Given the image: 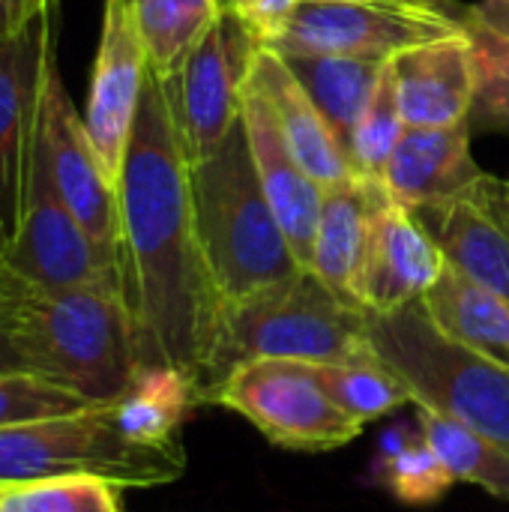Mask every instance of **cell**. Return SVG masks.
<instances>
[{
	"instance_id": "obj_1",
	"label": "cell",
	"mask_w": 509,
	"mask_h": 512,
	"mask_svg": "<svg viewBox=\"0 0 509 512\" xmlns=\"http://www.w3.org/2000/svg\"><path fill=\"white\" fill-rule=\"evenodd\" d=\"M120 198V276L135 330L138 372L186 375L198 402L213 384L222 306L198 240L189 159L168 81L147 72Z\"/></svg>"
},
{
	"instance_id": "obj_2",
	"label": "cell",
	"mask_w": 509,
	"mask_h": 512,
	"mask_svg": "<svg viewBox=\"0 0 509 512\" xmlns=\"http://www.w3.org/2000/svg\"><path fill=\"white\" fill-rule=\"evenodd\" d=\"M189 180L201 252L222 309L303 270L261 189L243 120L210 159L189 165Z\"/></svg>"
},
{
	"instance_id": "obj_3",
	"label": "cell",
	"mask_w": 509,
	"mask_h": 512,
	"mask_svg": "<svg viewBox=\"0 0 509 512\" xmlns=\"http://www.w3.org/2000/svg\"><path fill=\"white\" fill-rule=\"evenodd\" d=\"M9 321L24 369L87 405L114 402L138 375L135 330L117 285L24 291Z\"/></svg>"
},
{
	"instance_id": "obj_4",
	"label": "cell",
	"mask_w": 509,
	"mask_h": 512,
	"mask_svg": "<svg viewBox=\"0 0 509 512\" xmlns=\"http://www.w3.org/2000/svg\"><path fill=\"white\" fill-rule=\"evenodd\" d=\"M366 333L417 408L450 417L509 453V369L444 336L423 300L396 312H366Z\"/></svg>"
},
{
	"instance_id": "obj_5",
	"label": "cell",
	"mask_w": 509,
	"mask_h": 512,
	"mask_svg": "<svg viewBox=\"0 0 509 512\" xmlns=\"http://www.w3.org/2000/svg\"><path fill=\"white\" fill-rule=\"evenodd\" d=\"M369 354L366 309L336 297L312 270H300L294 279L222 309L210 390L234 366L249 360H303L324 366L363 360Z\"/></svg>"
},
{
	"instance_id": "obj_6",
	"label": "cell",
	"mask_w": 509,
	"mask_h": 512,
	"mask_svg": "<svg viewBox=\"0 0 509 512\" xmlns=\"http://www.w3.org/2000/svg\"><path fill=\"white\" fill-rule=\"evenodd\" d=\"M183 471V444L147 447L132 441L120 429L111 402L0 429V480L90 474L120 489H150L180 480Z\"/></svg>"
},
{
	"instance_id": "obj_7",
	"label": "cell",
	"mask_w": 509,
	"mask_h": 512,
	"mask_svg": "<svg viewBox=\"0 0 509 512\" xmlns=\"http://www.w3.org/2000/svg\"><path fill=\"white\" fill-rule=\"evenodd\" d=\"M249 420L270 444L303 453L345 447L363 432L318 378L315 363L249 360L234 366L204 399Z\"/></svg>"
},
{
	"instance_id": "obj_8",
	"label": "cell",
	"mask_w": 509,
	"mask_h": 512,
	"mask_svg": "<svg viewBox=\"0 0 509 512\" xmlns=\"http://www.w3.org/2000/svg\"><path fill=\"white\" fill-rule=\"evenodd\" d=\"M0 264L27 291H66L90 285L123 288L120 258L99 246L57 195L36 141L18 219L9 231Z\"/></svg>"
},
{
	"instance_id": "obj_9",
	"label": "cell",
	"mask_w": 509,
	"mask_h": 512,
	"mask_svg": "<svg viewBox=\"0 0 509 512\" xmlns=\"http://www.w3.org/2000/svg\"><path fill=\"white\" fill-rule=\"evenodd\" d=\"M459 33L462 21L438 0H303L267 48L393 60Z\"/></svg>"
},
{
	"instance_id": "obj_10",
	"label": "cell",
	"mask_w": 509,
	"mask_h": 512,
	"mask_svg": "<svg viewBox=\"0 0 509 512\" xmlns=\"http://www.w3.org/2000/svg\"><path fill=\"white\" fill-rule=\"evenodd\" d=\"M36 144L51 174L57 195L90 231V237L120 258V198L117 186L102 168V159L87 135L84 114H78L57 63V48L48 54Z\"/></svg>"
},
{
	"instance_id": "obj_11",
	"label": "cell",
	"mask_w": 509,
	"mask_h": 512,
	"mask_svg": "<svg viewBox=\"0 0 509 512\" xmlns=\"http://www.w3.org/2000/svg\"><path fill=\"white\" fill-rule=\"evenodd\" d=\"M255 48L258 45L222 15L192 51L183 72L168 81L189 165L210 159L240 123V93Z\"/></svg>"
},
{
	"instance_id": "obj_12",
	"label": "cell",
	"mask_w": 509,
	"mask_h": 512,
	"mask_svg": "<svg viewBox=\"0 0 509 512\" xmlns=\"http://www.w3.org/2000/svg\"><path fill=\"white\" fill-rule=\"evenodd\" d=\"M147 72V51L135 21V3L102 0V27L90 72L84 126L114 186L123 174Z\"/></svg>"
},
{
	"instance_id": "obj_13",
	"label": "cell",
	"mask_w": 509,
	"mask_h": 512,
	"mask_svg": "<svg viewBox=\"0 0 509 512\" xmlns=\"http://www.w3.org/2000/svg\"><path fill=\"white\" fill-rule=\"evenodd\" d=\"M447 261L414 213L387 186L378 189L363 264L357 273V303L366 312H396L426 297Z\"/></svg>"
},
{
	"instance_id": "obj_14",
	"label": "cell",
	"mask_w": 509,
	"mask_h": 512,
	"mask_svg": "<svg viewBox=\"0 0 509 512\" xmlns=\"http://www.w3.org/2000/svg\"><path fill=\"white\" fill-rule=\"evenodd\" d=\"M54 12H45L27 33L0 42V213L12 231L24 195L30 153L39 123V96L54 42Z\"/></svg>"
},
{
	"instance_id": "obj_15",
	"label": "cell",
	"mask_w": 509,
	"mask_h": 512,
	"mask_svg": "<svg viewBox=\"0 0 509 512\" xmlns=\"http://www.w3.org/2000/svg\"><path fill=\"white\" fill-rule=\"evenodd\" d=\"M240 120L246 126V138H249L261 189L288 237V246L297 264L309 270L312 252H315V234L321 222V207H324V186H318L303 171V165L285 144L267 99L246 78H243V93H240Z\"/></svg>"
},
{
	"instance_id": "obj_16",
	"label": "cell",
	"mask_w": 509,
	"mask_h": 512,
	"mask_svg": "<svg viewBox=\"0 0 509 512\" xmlns=\"http://www.w3.org/2000/svg\"><path fill=\"white\" fill-rule=\"evenodd\" d=\"M246 81L261 90L285 144L318 186L327 189L357 177L348 150L342 147V141L336 138L318 105L309 99L303 84L294 78L288 63L273 48L258 45L252 51L246 66Z\"/></svg>"
},
{
	"instance_id": "obj_17",
	"label": "cell",
	"mask_w": 509,
	"mask_h": 512,
	"mask_svg": "<svg viewBox=\"0 0 509 512\" xmlns=\"http://www.w3.org/2000/svg\"><path fill=\"white\" fill-rule=\"evenodd\" d=\"M471 153V120L435 129L408 126L384 171V186L408 210L471 195L486 183Z\"/></svg>"
},
{
	"instance_id": "obj_18",
	"label": "cell",
	"mask_w": 509,
	"mask_h": 512,
	"mask_svg": "<svg viewBox=\"0 0 509 512\" xmlns=\"http://www.w3.org/2000/svg\"><path fill=\"white\" fill-rule=\"evenodd\" d=\"M399 105L408 126L435 129L471 120L477 66L468 33L426 42L393 57Z\"/></svg>"
},
{
	"instance_id": "obj_19",
	"label": "cell",
	"mask_w": 509,
	"mask_h": 512,
	"mask_svg": "<svg viewBox=\"0 0 509 512\" xmlns=\"http://www.w3.org/2000/svg\"><path fill=\"white\" fill-rule=\"evenodd\" d=\"M411 213L450 267L509 300V231L486 207L480 189L414 207Z\"/></svg>"
},
{
	"instance_id": "obj_20",
	"label": "cell",
	"mask_w": 509,
	"mask_h": 512,
	"mask_svg": "<svg viewBox=\"0 0 509 512\" xmlns=\"http://www.w3.org/2000/svg\"><path fill=\"white\" fill-rule=\"evenodd\" d=\"M384 180L351 177L324 189L321 222L315 234L312 273L345 303H357V273L366 252L369 219Z\"/></svg>"
},
{
	"instance_id": "obj_21",
	"label": "cell",
	"mask_w": 509,
	"mask_h": 512,
	"mask_svg": "<svg viewBox=\"0 0 509 512\" xmlns=\"http://www.w3.org/2000/svg\"><path fill=\"white\" fill-rule=\"evenodd\" d=\"M423 306L444 336L509 369L507 297L471 282L447 264L441 279L426 291Z\"/></svg>"
},
{
	"instance_id": "obj_22",
	"label": "cell",
	"mask_w": 509,
	"mask_h": 512,
	"mask_svg": "<svg viewBox=\"0 0 509 512\" xmlns=\"http://www.w3.org/2000/svg\"><path fill=\"white\" fill-rule=\"evenodd\" d=\"M279 57L288 63L294 78L303 84L309 99L318 105V111L324 114V120L342 141V147L348 150L354 126L360 123L363 111L369 108L387 60H366V57H348V54H315V51H288Z\"/></svg>"
},
{
	"instance_id": "obj_23",
	"label": "cell",
	"mask_w": 509,
	"mask_h": 512,
	"mask_svg": "<svg viewBox=\"0 0 509 512\" xmlns=\"http://www.w3.org/2000/svg\"><path fill=\"white\" fill-rule=\"evenodd\" d=\"M195 384L177 369L153 366L141 369L132 384L111 402L120 429L147 447H177L180 426L192 408H198Z\"/></svg>"
},
{
	"instance_id": "obj_24",
	"label": "cell",
	"mask_w": 509,
	"mask_h": 512,
	"mask_svg": "<svg viewBox=\"0 0 509 512\" xmlns=\"http://www.w3.org/2000/svg\"><path fill=\"white\" fill-rule=\"evenodd\" d=\"M150 75L171 81L222 18L219 0H132Z\"/></svg>"
},
{
	"instance_id": "obj_25",
	"label": "cell",
	"mask_w": 509,
	"mask_h": 512,
	"mask_svg": "<svg viewBox=\"0 0 509 512\" xmlns=\"http://www.w3.org/2000/svg\"><path fill=\"white\" fill-rule=\"evenodd\" d=\"M375 477L396 501L408 507H429L441 501L456 483L438 453L426 444L423 432H414L405 423L381 435Z\"/></svg>"
},
{
	"instance_id": "obj_26",
	"label": "cell",
	"mask_w": 509,
	"mask_h": 512,
	"mask_svg": "<svg viewBox=\"0 0 509 512\" xmlns=\"http://www.w3.org/2000/svg\"><path fill=\"white\" fill-rule=\"evenodd\" d=\"M420 432L438 453L456 483H471L489 495L509 501V453L462 423L441 417L429 408H417Z\"/></svg>"
},
{
	"instance_id": "obj_27",
	"label": "cell",
	"mask_w": 509,
	"mask_h": 512,
	"mask_svg": "<svg viewBox=\"0 0 509 512\" xmlns=\"http://www.w3.org/2000/svg\"><path fill=\"white\" fill-rule=\"evenodd\" d=\"M318 378L327 387L330 399L357 423L387 417L399 405L414 402L408 384L375 351L351 363H324L318 366Z\"/></svg>"
},
{
	"instance_id": "obj_28",
	"label": "cell",
	"mask_w": 509,
	"mask_h": 512,
	"mask_svg": "<svg viewBox=\"0 0 509 512\" xmlns=\"http://www.w3.org/2000/svg\"><path fill=\"white\" fill-rule=\"evenodd\" d=\"M120 492L90 474L0 480V512H123Z\"/></svg>"
},
{
	"instance_id": "obj_29",
	"label": "cell",
	"mask_w": 509,
	"mask_h": 512,
	"mask_svg": "<svg viewBox=\"0 0 509 512\" xmlns=\"http://www.w3.org/2000/svg\"><path fill=\"white\" fill-rule=\"evenodd\" d=\"M438 3L447 6L462 21L474 48L477 96L471 111V129L509 135V36L495 33L477 18H468L465 12H459L453 0H438Z\"/></svg>"
},
{
	"instance_id": "obj_30",
	"label": "cell",
	"mask_w": 509,
	"mask_h": 512,
	"mask_svg": "<svg viewBox=\"0 0 509 512\" xmlns=\"http://www.w3.org/2000/svg\"><path fill=\"white\" fill-rule=\"evenodd\" d=\"M405 129H408V123H405L402 105H399L396 66H393V60H387L381 81L375 87V96L348 141V159H351L354 174L363 180H384V171H387Z\"/></svg>"
},
{
	"instance_id": "obj_31",
	"label": "cell",
	"mask_w": 509,
	"mask_h": 512,
	"mask_svg": "<svg viewBox=\"0 0 509 512\" xmlns=\"http://www.w3.org/2000/svg\"><path fill=\"white\" fill-rule=\"evenodd\" d=\"M87 408L75 393L33 375V372H6L0 375V429H15L51 417H63Z\"/></svg>"
},
{
	"instance_id": "obj_32",
	"label": "cell",
	"mask_w": 509,
	"mask_h": 512,
	"mask_svg": "<svg viewBox=\"0 0 509 512\" xmlns=\"http://www.w3.org/2000/svg\"><path fill=\"white\" fill-rule=\"evenodd\" d=\"M303 0H219L222 15L231 18L255 45H273Z\"/></svg>"
},
{
	"instance_id": "obj_33",
	"label": "cell",
	"mask_w": 509,
	"mask_h": 512,
	"mask_svg": "<svg viewBox=\"0 0 509 512\" xmlns=\"http://www.w3.org/2000/svg\"><path fill=\"white\" fill-rule=\"evenodd\" d=\"M45 12L42 0H0V42H12L27 33Z\"/></svg>"
},
{
	"instance_id": "obj_34",
	"label": "cell",
	"mask_w": 509,
	"mask_h": 512,
	"mask_svg": "<svg viewBox=\"0 0 509 512\" xmlns=\"http://www.w3.org/2000/svg\"><path fill=\"white\" fill-rule=\"evenodd\" d=\"M459 12H465L468 18H477L480 24L492 27L495 33L509 36V0H483L474 6H459Z\"/></svg>"
},
{
	"instance_id": "obj_35",
	"label": "cell",
	"mask_w": 509,
	"mask_h": 512,
	"mask_svg": "<svg viewBox=\"0 0 509 512\" xmlns=\"http://www.w3.org/2000/svg\"><path fill=\"white\" fill-rule=\"evenodd\" d=\"M480 198L486 201V207L507 225L509 231V177H486V183L480 186Z\"/></svg>"
},
{
	"instance_id": "obj_36",
	"label": "cell",
	"mask_w": 509,
	"mask_h": 512,
	"mask_svg": "<svg viewBox=\"0 0 509 512\" xmlns=\"http://www.w3.org/2000/svg\"><path fill=\"white\" fill-rule=\"evenodd\" d=\"M12 312L0 315V375L6 372H27L24 369V360L18 354V345H15V336H12Z\"/></svg>"
},
{
	"instance_id": "obj_37",
	"label": "cell",
	"mask_w": 509,
	"mask_h": 512,
	"mask_svg": "<svg viewBox=\"0 0 509 512\" xmlns=\"http://www.w3.org/2000/svg\"><path fill=\"white\" fill-rule=\"evenodd\" d=\"M24 285L0 264V315H6V312H12L15 306H18V300L24 297Z\"/></svg>"
},
{
	"instance_id": "obj_38",
	"label": "cell",
	"mask_w": 509,
	"mask_h": 512,
	"mask_svg": "<svg viewBox=\"0 0 509 512\" xmlns=\"http://www.w3.org/2000/svg\"><path fill=\"white\" fill-rule=\"evenodd\" d=\"M6 240H9V228H6V219H3V213H0V255H3Z\"/></svg>"
},
{
	"instance_id": "obj_39",
	"label": "cell",
	"mask_w": 509,
	"mask_h": 512,
	"mask_svg": "<svg viewBox=\"0 0 509 512\" xmlns=\"http://www.w3.org/2000/svg\"><path fill=\"white\" fill-rule=\"evenodd\" d=\"M42 6L45 9H57V0H42Z\"/></svg>"
}]
</instances>
